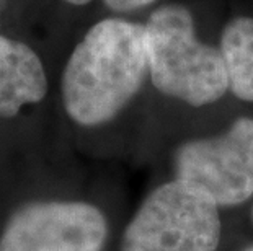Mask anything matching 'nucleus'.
I'll list each match as a JSON object with an SVG mask.
<instances>
[{
    "label": "nucleus",
    "mask_w": 253,
    "mask_h": 251,
    "mask_svg": "<svg viewBox=\"0 0 253 251\" xmlns=\"http://www.w3.org/2000/svg\"><path fill=\"white\" fill-rule=\"evenodd\" d=\"M47 93L41 59L25 42L0 36V117L17 116Z\"/></svg>",
    "instance_id": "nucleus-6"
},
{
    "label": "nucleus",
    "mask_w": 253,
    "mask_h": 251,
    "mask_svg": "<svg viewBox=\"0 0 253 251\" xmlns=\"http://www.w3.org/2000/svg\"><path fill=\"white\" fill-rule=\"evenodd\" d=\"M176 179L203 189L217 206L253 196V119L239 117L216 137L190 141L176 150Z\"/></svg>",
    "instance_id": "nucleus-4"
},
{
    "label": "nucleus",
    "mask_w": 253,
    "mask_h": 251,
    "mask_svg": "<svg viewBox=\"0 0 253 251\" xmlns=\"http://www.w3.org/2000/svg\"><path fill=\"white\" fill-rule=\"evenodd\" d=\"M244 251H253V247H249V248H245Z\"/></svg>",
    "instance_id": "nucleus-10"
},
{
    "label": "nucleus",
    "mask_w": 253,
    "mask_h": 251,
    "mask_svg": "<svg viewBox=\"0 0 253 251\" xmlns=\"http://www.w3.org/2000/svg\"><path fill=\"white\" fill-rule=\"evenodd\" d=\"M145 51L150 80L167 97L204 106L229 90L222 52L196 38L193 17L183 5H165L150 15Z\"/></svg>",
    "instance_id": "nucleus-2"
},
{
    "label": "nucleus",
    "mask_w": 253,
    "mask_h": 251,
    "mask_svg": "<svg viewBox=\"0 0 253 251\" xmlns=\"http://www.w3.org/2000/svg\"><path fill=\"white\" fill-rule=\"evenodd\" d=\"M108 225L98 207L80 201H38L12 214L0 251H101Z\"/></svg>",
    "instance_id": "nucleus-5"
},
{
    "label": "nucleus",
    "mask_w": 253,
    "mask_h": 251,
    "mask_svg": "<svg viewBox=\"0 0 253 251\" xmlns=\"http://www.w3.org/2000/svg\"><path fill=\"white\" fill-rule=\"evenodd\" d=\"M66 2L72 3V5H85V3L91 2V0H66Z\"/></svg>",
    "instance_id": "nucleus-9"
},
{
    "label": "nucleus",
    "mask_w": 253,
    "mask_h": 251,
    "mask_svg": "<svg viewBox=\"0 0 253 251\" xmlns=\"http://www.w3.org/2000/svg\"><path fill=\"white\" fill-rule=\"evenodd\" d=\"M152 2L154 0H105V3L116 12H129V10L145 7Z\"/></svg>",
    "instance_id": "nucleus-8"
},
{
    "label": "nucleus",
    "mask_w": 253,
    "mask_h": 251,
    "mask_svg": "<svg viewBox=\"0 0 253 251\" xmlns=\"http://www.w3.org/2000/svg\"><path fill=\"white\" fill-rule=\"evenodd\" d=\"M229 90L237 98L253 101V18L232 20L220 39Z\"/></svg>",
    "instance_id": "nucleus-7"
},
{
    "label": "nucleus",
    "mask_w": 253,
    "mask_h": 251,
    "mask_svg": "<svg viewBox=\"0 0 253 251\" xmlns=\"http://www.w3.org/2000/svg\"><path fill=\"white\" fill-rule=\"evenodd\" d=\"M147 72L145 26L120 18L100 21L67 61L64 108L77 124H105L139 92Z\"/></svg>",
    "instance_id": "nucleus-1"
},
{
    "label": "nucleus",
    "mask_w": 253,
    "mask_h": 251,
    "mask_svg": "<svg viewBox=\"0 0 253 251\" xmlns=\"http://www.w3.org/2000/svg\"><path fill=\"white\" fill-rule=\"evenodd\" d=\"M252 218H253V212H252Z\"/></svg>",
    "instance_id": "nucleus-11"
},
{
    "label": "nucleus",
    "mask_w": 253,
    "mask_h": 251,
    "mask_svg": "<svg viewBox=\"0 0 253 251\" xmlns=\"http://www.w3.org/2000/svg\"><path fill=\"white\" fill-rule=\"evenodd\" d=\"M217 207L203 189L175 178L145 197L126 227L121 251H216Z\"/></svg>",
    "instance_id": "nucleus-3"
}]
</instances>
